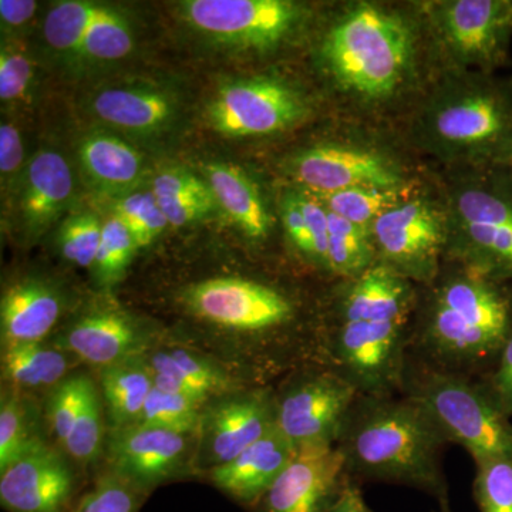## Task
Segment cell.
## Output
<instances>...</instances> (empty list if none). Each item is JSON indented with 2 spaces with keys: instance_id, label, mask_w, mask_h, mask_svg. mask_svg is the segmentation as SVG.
<instances>
[{
  "instance_id": "5bb4252c",
  "label": "cell",
  "mask_w": 512,
  "mask_h": 512,
  "mask_svg": "<svg viewBox=\"0 0 512 512\" xmlns=\"http://www.w3.org/2000/svg\"><path fill=\"white\" fill-rule=\"evenodd\" d=\"M190 437L140 424L111 430L107 443L110 473L146 493L183 471Z\"/></svg>"
},
{
  "instance_id": "f35d334b",
  "label": "cell",
  "mask_w": 512,
  "mask_h": 512,
  "mask_svg": "<svg viewBox=\"0 0 512 512\" xmlns=\"http://www.w3.org/2000/svg\"><path fill=\"white\" fill-rule=\"evenodd\" d=\"M476 464L474 500L480 512H512V458Z\"/></svg>"
},
{
  "instance_id": "f1b7e54d",
  "label": "cell",
  "mask_w": 512,
  "mask_h": 512,
  "mask_svg": "<svg viewBox=\"0 0 512 512\" xmlns=\"http://www.w3.org/2000/svg\"><path fill=\"white\" fill-rule=\"evenodd\" d=\"M458 252L471 271L497 282L512 281V222L460 225Z\"/></svg>"
},
{
  "instance_id": "7dc6e473",
  "label": "cell",
  "mask_w": 512,
  "mask_h": 512,
  "mask_svg": "<svg viewBox=\"0 0 512 512\" xmlns=\"http://www.w3.org/2000/svg\"><path fill=\"white\" fill-rule=\"evenodd\" d=\"M282 218H284L286 234L291 239L293 247L313 264H316L311 229H309L308 221H306L301 204H299L298 194H291L285 198L284 205H282Z\"/></svg>"
},
{
  "instance_id": "83f0119b",
  "label": "cell",
  "mask_w": 512,
  "mask_h": 512,
  "mask_svg": "<svg viewBox=\"0 0 512 512\" xmlns=\"http://www.w3.org/2000/svg\"><path fill=\"white\" fill-rule=\"evenodd\" d=\"M151 192L171 227L204 220L218 205L207 181L184 168H165L158 173Z\"/></svg>"
},
{
  "instance_id": "d4e9b609",
  "label": "cell",
  "mask_w": 512,
  "mask_h": 512,
  "mask_svg": "<svg viewBox=\"0 0 512 512\" xmlns=\"http://www.w3.org/2000/svg\"><path fill=\"white\" fill-rule=\"evenodd\" d=\"M147 360L158 389L200 404L207 402L212 394L228 393L234 387L224 370L188 350H165Z\"/></svg>"
},
{
  "instance_id": "9c48e42d",
  "label": "cell",
  "mask_w": 512,
  "mask_h": 512,
  "mask_svg": "<svg viewBox=\"0 0 512 512\" xmlns=\"http://www.w3.org/2000/svg\"><path fill=\"white\" fill-rule=\"evenodd\" d=\"M183 12L205 35L247 49L278 45L301 19L298 6L286 0H190Z\"/></svg>"
},
{
  "instance_id": "7a4b0ae2",
  "label": "cell",
  "mask_w": 512,
  "mask_h": 512,
  "mask_svg": "<svg viewBox=\"0 0 512 512\" xmlns=\"http://www.w3.org/2000/svg\"><path fill=\"white\" fill-rule=\"evenodd\" d=\"M512 333V299L468 269L436 289L419 335L429 366L463 375L497 360Z\"/></svg>"
},
{
  "instance_id": "8fae6325",
  "label": "cell",
  "mask_w": 512,
  "mask_h": 512,
  "mask_svg": "<svg viewBox=\"0 0 512 512\" xmlns=\"http://www.w3.org/2000/svg\"><path fill=\"white\" fill-rule=\"evenodd\" d=\"M437 32L450 55L466 66L500 63L512 33L510 0H451L433 6Z\"/></svg>"
},
{
  "instance_id": "816d5d0a",
  "label": "cell",
  "mask_w": 512,
  "mask_h": 512,
  "mask_svg": "<svg viewBox=\"0 0 512 512\" xmlns=\"http://www.w3.org/2000/svg\"><path fill=\"white\" fill-rule=\"evenodd\" d=\"M437 512H451L450 505H446V507H439V511Z\"/></svg>"
},
{
  "instance_id": "836d02e7",
  "label": "cell",
  "mask_w": 512,
  "mask_h": 512,
  "mask_svg": "<svg viewBox=\"0 0 512 512\" xmlns=\"http://www.w3.org/2000/svg\"><path fill=\"white\" fill-rule=\"evenodd\" d=\"M101 6L89 2H60L45 20L46 42L59 52H79Z\"/></svg>"
},
{
  "instance_id": "ba28073f",
  "label": "cell",
  "mask_w": 512,
  "mask_h": 512,
  "mask_svg": "<svg viewBox=\"0 0 512 512\" xmlns=\"http://www.w3.org/2000/svg\"><path fill=\"white\" fill-rule=\"evenodd\" d=\"M306 106L295 90L275 79L241 80L221 87L208 107L211 126L229 137L266 136L301 121Z\"/></svg>"
},
{
  "instance_id": "d590c367",
  "label": "cell",
  "mask_w": 512,
  "mask_h": 512,
  "mask_svg": "<svg viewBox=\"0 0 512 512\" xmlns=\"http://www.w3.org/2000/svg\"><path fill=\"white\" fill-rule=\"evenodd\" d=\"M133 46V35L127 20L116 10L101 6L79 52L90 59L109 62L123 59L133 50Z\"/></svg>"
},
{
  "instance_id": "60d3db41",
  "label": "cell",
  "mask_w": 512,
  "mask_h": 512,
  "mask_svg": "<svg viewBox=\"0 0 512 512\" xmlns=\"http://www.w3.org/2000/svg\"><path fill=\"white\" fill-rule=\"evenodd\" d=\"M93 380L84 375L66 377L63 382L53 387L47 400V420L56 440L62 446L72 433L74 421L82 409L87 390Z\"/></svg>"
},
{
  "instance_id": "b9f144b4",
  "label": "cell",
  "mask_w": 512,
  "mask_h": 512,
  "mask_svg": "<svg viewBox=\"0 0 512 512\" xmlns=\"http://www.w3.org/2000/svg\"><path fill=\"white\" fill-rule=\"evenodd\" d=\"M103 224L92 214L74 215L59 231V248L67 261L92 268L99 254Z\"/></svg>"
},
{
  "instance_id": "4316f807",
  "label": "cell",
  "mask_w": 512,
  "mask_h": 512,
  "mask_svg": "<svg viewBox=\"0 0 512 512\" xmlns=\"http://www.w3.org/2000/svg\"><path fill=\"white\" fill-rule=\"evenodd\" d=\"M154 386L147 357H130L101 369V392L111 430L137 423Z\"/></svg>"
},
{
  "instance_id": "484cf974",
  "label": "cell",
  "mask_w": 512,
  "mask_h": 512,
  "mask_svg": "<svg viewBox=\"0 0 512 512\" xmlns=\"http://www.w3.org/2000/svg\"><path fill=\"white\" fill-rule=\"evenodd\" d=\"M205 181L215 201L247 237L264 239L271 229V217L254 181L231 164H208Z\"/></svg>"
},
{
  "instance_id": "ab89813d",
  "label": "cell",
  "mask_w": 512,
  "mask_h": 512,
  "mask_svg": "<svg viewBox=\"0 0 512 512\" xmlns=\"http://www.w3.org/2000/svg\"><path fill=\"white\" fill-rule=\"evenodd\" d=\"M39 441L30 431L25 404L15 394L3 392L0 403V471Z\"/></svg>"
},
{
  "instance_id": "44dd1931",
  "label": "cell",
  "mask_w": 512,
  "mask_h": 512,
  "mask_svg": "<svg viewBox=\"0 0 512 512\" xmlns=\"http://www.w3.org/2000/svg\"><path fill=\"white\" fill-rule=\"evenodd\" d=\"M62 313V299L52 286L26 279L8 289L2 299V346L42 343Z\"/></svg>"
},
{
  "instance_id": "ffe728a7",
  "label": "cell",
  "mask_w": 512,
  "mask_h": 512,
  "mask_svg": "<svg viewBox=\"0 0 512 512\" xmlns=\"http://www.w3.org/2000/svg\"><path fill=\"white\" fill-rule=\"evenodd\" d=\"M147 338L136 322L119 312L84 316L67 330L62 349L89 365L104 367L143 356Z\"/></svg>"
},
{
  "instance_id": "f546056e",
  "label": "cell",
  "mask_w": 512,
  "mask_h": 512,
  "mask_svg": "<svg viewBox=\"0 0 512 512\" xmlns=\"http://www.w3.org/2000/svg\"><path fill=\"white\" fill-rule=\"evenodd\" d=\"M69 356L63 350L47 348L42 343L3 349L2 376L16 389L56 387L66 379Z\"/></svg>"
},
{
  "instance_id": "f907efd6",
  "label": "cell",
  "mask_w": 512,
  "mask_h": 512,
  "mask_svg": "<svg viewBox=\"0 0 512 512\" xmlns=\"http://www.w3.org/2000/svg\"><path fill=\"white\" fill-rule=\"evenodd\" d=\"M330 512H372L369 505H367L365 497H363L362 490H360L359 483L350 478L349 483L346 484L345 490L336 503L333 510Z\"/></svg>"
},
{
  "instance_id": "d6986e66",
  "label": "cell",
  "mask_w": 512,
  "mask_h": 512,
  "mask_svg": "<svg viewBox=\"0 0 512 512\" xmlns=\"http://www.w3.org/2000/svg\"><path fill=\"white\" fill-rule=\"evenodd\" d=\"M20 214L26 232L42 235L62 217L73 200L74 183L70 165L55 150H42L22 173Z\"/></svg>"
},
{
  "instance_id": "cb8c5ba5",
  "label": "cell",
  "mask_w": 512,
  "mask_h": 512,
  "mask_svg": "<svg viewBox=\"0 0 512 512\" xmlns=\"http://www.w3.org/2000/svg\"><path fill=\"white\" fill-rule=\"evenodd\" d=\"M93 110L104 123L136 134H154L173 120L174 101L146 87H114L93 99Z\"/></svg>"
},
{
  "instance_id": "7bdbcfd3",
  "label": "cell",
  "mask_w": 512,
  "mask_h": 512,
  "mask_svg": "<svg viewBox=\"0 0 512 512\" xmlns=\"http://www.w3.org/2000/svg\"><path fill=\"white\" fill-rule=\"evenodd\" d=\"M141 495L136 487L109 473L70 512H137Z\"/></svg>"
},
{
  "instance_id": "1f68e13d",
  "label": "cell",
  "mask_w": 512,
  "mask_h": 512,
  "mask_svg": "<svg viewBox=\"0 0 512 512\" xmlns=\"http://www.w3.org/2000/svg\"><path fill=\"white\" fill-rule=\"evenodd\" d=\"M315 197L332 214L366 229H372L380 215L402 202L400 188H353Z\"/></svg>"
},
{
  "instance_id": "e0dca14e",
  "label": "cell",
  "mask_w": 512,
  "mask_h": 512,
  "mask_svg": "<svg viewBox=\"0 0 512 512\" xmlns=\"http://www.w3.org/2000/svg\"><path fill=\"white\" fill-rule=\"evenodd\" d=\"M275 429L276 400L271 394H238L202 413L201 451L212 468L224 466Z\"/></svg>"
},
{
  "instance_id": "30bf717a",
  "label": "cell",
  "mask_w": 512,
  "mask_h": 512,
  "mask_svg": "<svg viewBox=\"0 0 512 512\" xmlns=\"http://www.w3.org/2000/svg\"><path fill=\"white\" fill-rule=\"evenodd\" d=\"M370 232L382 264L397 274L417 281L436 274L446 229L439 212L426 202H400L380 215Z\"/></svg>"
},
{
  "instance_id": "7c38bea8",
  "label": "cell",
  "mask_w": 512,
  "mask_h": 512,
  "mask_svg": "<svg viewBox=\"0 0 512 512\" xmlns=\"http://www.w3.org/2000/svg\"><path fill=\"white\" fill-rule=\"evenodd\" d=\"M187 303L200 318L244 332L279 328L293 316L292 303L282 293L241 278L210 279L192 286Z\"/></svg>"
},
{
  "instance_id": "bcb514c9",
  "label": "cell",
  "mask_w": 512,
  "mask_h": 512,
  "mask_svg": "<svg viewBox=\"0 0 512 512\" xmlns=\"http://www.w3.org/2000/svg\"><path fill=\"white\" fill-rule=\"evenodd\" d=\"M491 402L505 417H512V333L497 357L490 383L483 387Z\"/></svg>"
},
{
  "instance_id": "2e32d148",
  "label": "cell",
  "mask_w": 512,
  "mask_h": 512,
  "mask_svg": "<svg viewBox=\"0 0 512 512\" xmlns=\"http://www.w3.org/2000/svg\"><path fill=\"white\" fill-rule=\"evenodd\" d=\"M73 494L72 470L42 440L0 471V504L8 512H67Z\"/></svg>"
},
{
  "instance_id": "7402d4cb",
  "label": "cell",
  "mask_w": 512,
  "mask_h": 512,
  "mask_svg": "<svg viewBox=\"0 0 512 512\" xmlns=\"http://www.w3.org/2000/svg\"><path fill=\"white\" fill-rule=\"evenodd\" d=\"M350 281L340 303L342 320L409 319L412 288L390 266L376 262Z\"/></svg>"
},
{
  "instance_id": "277c9868",
  "label": "cell",
  "mask_w": 512,
  "mask_h": 512,
  "mask_svg": "<svg viewBox=\"0 0 512 512\" xmlns=\"http://www.w3.org/2000/svg\"><path fill=\"white\" fill-rule=\"evenodd\" d=\"M404 396L430 417L447 443L466 448L474 463L512 458V423L481 386L464 375L427 366L409 379Z\"/></svg>"
},
{
  "instance_id": "4fadbf2b",
  "label": "cell",
  "mask_w": 512,
  "mask_h": 512,
  "mask_svg": "<svg viewBox=\"0 0 512 512\" xmlns=\"http://www.w3.org/2000/svg\"><path fill=\"white\" fill-rule=\"evenodd\" d=\"M349 480L345 457L336 444L299 448L256 511L330 512Z\"/></svg>"
},
{
  "instance_id": "9a60e30c",
  "label": "cell",
  "mask_w": 512,
  "mask_h": 512,
  "mask_svg": "<svg viewBox=\"0 0 512 512\" xmlns=\"http://www.w3.org/2000/svg\"><path fill=\"white\" fill-rule=\"evenodd\" d=\"M296 180L311 194L326 195L353 188H399L402 174L390 158L366 148L318 146L292 163Z\"/></svg>"
},
{
  "instance_id": "8992f818",
  "label": "cell",
  "mask_w": 512,
  "mask_h": 512,
  "mask_svg": "<svg viewBox=\"0 0 512 512\" xmlns=\"http://www.w3.org/2000/svg\"><path fill=\"white\" fill-rule=\"evenodd\" d=\"M407 320H342L335 338L339 372L367 396H393L406 373Z\"/></svg>"
},
{
  "instance_id": "f6af8a7d",
  "label": "cell",
  "mask_w": 512,
  "mask_h": 512,
  "mask_svg": "<svg viewBox=\"0 0 512 512\" xmlns=\"http://www.w3.org/2000/svg\"><path fill=\"white\" fill-rule=\"evenodd\" d=\"M298 200L311 229L316 265L328 271L329 212L311 192H299Z\"/></svg>"
},
{
  "instance_id": "8d00e7d4",
  "label": "cell",
  "mask_w": 512,
  "mask_h": 512,
  "mask_svg": "<svg viewBox=\"0 0 512 512\" xmlns=\"http://www.w3.org/2000/svg\"><path fill=\"white\" fill-rule=\"evenodd\" d=\"M137 249L136 239L117 218L111 217L104 222L99 254L94 264L101 284L111 286L120 282Z\"/></svg>"
},
{
  "instance_id": "74e56055",
  "label": "cell",
  "mask_w": 512,
  "mask_h": 512,
  "mask_svg": "<svg viewBox=\"0 0 512 512\" xmlns=\"http://www.w3.org/2000/svg\"><path fill=\"white\" fill-rule=\"evenodd\" d=\"M104 441L103 404L96 386L87 390L79 416L74 421L72 433L64 443L69 456L79 463H92L99 456Z\"/></svg>"
},
{
  "instance_id": "3957f363",
  "label": "cell",
  "mask_w": 512,
  "mask_h": 512,
  "mask_svg": "<svg viewBox=\"0 0 512 512\" xmlns=\"http://www.w3.org/2000/svg\"><path fill=\"white\" fill-rule=\"evenodd\" d=\"M323 59L346 92L369 101L393 96L406 79L413 56V37L399 16L359 5L329 30Z\"/></svg>"
},
{
  "instance_id": "ac0fdd59",
  "label": "cell",
  "mask_w": 512,
  "mask_h": 512,
  "mask_svg": "<svg viewBox=\"0 0 512 512\" xmlns=\"http://www.w3.org/2000/svg\"><path fill=\"white\" fill-rule=\"evenodd\" d=\"M296 448L275 429L224 466L211 468L215 487L244 507L256 508L295 457Z\"/></svg>"
},
{
  "instance_id": "6da1fadb",
  "label": "cell",
  "mask_w": 512,
  "mask_h": 512,
  "mask_svg": "<svg viewBox=\"0 0 512 512\" xmlns=\"http://www.w3.org/2000/svg\"><path fill=\"white\" fill-rule=\"evenodd\" d=\"M447 441L430 417L409 397L360 394L336 446L353 481L416 488L450 505L441 467Z\"/></svg>"
},
{
  "instance_id": "d6a6232c",
  "label": "cell",
  "mask_w": 512,
  "mask_h": 512,
  "mask_svg": "<svg viewBox=\"0 0 512 512\" xmlns=\"http://www.w3.org/2000/svg\"><path fill=\"white\" fill-rule=\"evenodd\" d=\"M201 406L180 394L164 392L154 386L136 424L191 436L200 431Z\"/></svg>"
},
{
  "instance_id": "4dcf8cb0",
  "label": "cell",
  "mask_w": 512,
  "mask_h": 512,
  "mask_svg": "<svg viewBox=\"0 0 512 512\" xmlns=\"http://www.w3.org/2000/svg\"><path fill=\"white\" fill-rule=\"evenodd\" d=\"M329 212L328 271L355 279L376 264L370 229Z\"/></svg>"
},
{
  "instance_id": "52a82bcc",
  "label": "cell",
  "mask_w": 512,
  "mask_h": 512,
  "mask_svg": "<svg viewBox=\"0 0 512 512\" xmlns=\"http://www.w3.org/2000/svg\"><path fill=\"white\" fill-rule=\"evenodd\" d=\"M360 394L339 370L308 377L276 402V429L296 450L333 446Z\"/></svg>"
},
{
  "instance_id": "e575fe53",
  "label": "cell",
  "mask_w": 512,
  "mask_h": 512,
  "mask_svg": "<svg viewBox=\"0 0 512 512\" xmlns=\"http://www.w3.org/2000/svg\"><path fill=\"white\" fill-rule=\"evenodd\" d=\"M117 218L136 239L138 248L148 247L165 228L170 227L167 217L151 191L130 192L123 195L113 208Z\"/></svg>"
},
{
  "instance_id": "603a6c76",
  "label": "cell",
  "mask_w": 512,
  "mask_h": 512,
  "mask_svg": "<svg viewBox=\"0 0 512 512\" xmlns=\"http://www.w3.org/2000/svg\"><path fill=\"white\" fill-rule=\"evenodd\" d=\"M79 160L90 184L110 195L130 194L146 170L137 148L107 133L84 137L79 147Z\"/></svg>"
},
{
  "instance_id": "ee69618b",
  "label": "cell",
  "mask_w": 512,
  "mask_h": 512,
  "mask_svg": "<svg viewBox=\"0 0 512 512\" xmlns=\"http://www.w3.org/2000/svg\"><path fill=\"white\" fill-rule=\"evenodd\" d=\"M33 77L32 60L18 46H3L0 53V97L3 101L22 99Z\"/></svg>"
},
{
  "instance_id": "681fc988",
  "label": "cell",
  "mask_w": 512,
  "mask_h": 512,
  "mask_svg": "<svg viewBox=\"0 0 512 512\" xmlns=\"http://www.w3.org/2000/svg\"><path fill=\"white\" fill-rule=\"evenodd\" d=\"M37 3L32 0H2L0 2V18L3 25L19 28L33 18Z\"/></svg>"
},
{
  "instance_id": "5b68a950",
  "label": "cell",
  "mask_w": 512,
  "mask_h": 512,
  "mask_svg": "<svg viewBox=\"0 0 512 512\" xmlns=\"http://www.w3.org/2000/svg\"><path fill=\"white\" fill-rule=\"evenodd\" d=\"M423 124L429 143L441 154L512 161V101L490 84L439 94Z\"/></svg>"
},
{
  "instance_id": "c3c4849f",
  "label": "cell",
  "mask_w": 512,
  "mask_h": 512,
  "mask_svg": "<svg viewBox=\"0 0 512 512\" xmlns=\"http://www.w3.org/2000/svg\"><path fill=\"white\" fill-rule=\"evenodd\" d=\"M23 143L18 127L2 123L0 127V173L3 185L18 175L23 164Z\"/></svg>"
}]
</instances>
